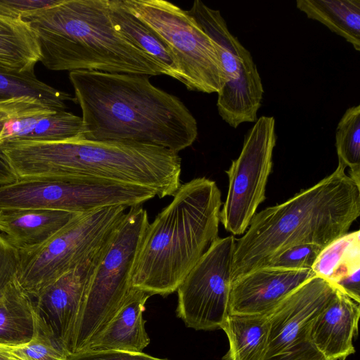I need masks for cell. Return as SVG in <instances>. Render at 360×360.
<instances>
[{"label":"cell","instance_id":"33","mask_svg":"<svg viewBox=\"0 0 360 360\" xmlns=\"http://www.w3.org/2000/svg\"><path fill=\"white\" fill-rule=\"evenodd\" d=\"M0 360H32L22 347H10L0 344Z\"/></svg>","mask_w":360,"mask_h":360},{"label":"cell","instance_id":"11","mask_svg":"<svg viewBox=\"0 0 360 360\" xmlns=\"http://www.w3.org/2000/svg\"><path fill=\"white\" fill-rule=\"evenodd\" d=\"M146 200L143 187L103 182L19 180L0 186V210L41 209L85 213L103 207H132Z\"/></svg>","mask_w":360,"mask_h":360},{"label":"cell","instance_id":"28","mask_svg":"<svg viewBox=\"0 0 360 360\" xmlns=\"http://www.w3.org/2000/svg\"><path fill=\"white\" fill-rule=\"evenodd\" d=\"M32 340L22 346L23 352L32 360H65L68 354L38 321Z\"/></svg>","mask_w":360,"mask_h":360},{"label":"cell","instance_id":"24","mask_svg":"<svg viewBox=\"0 0 360 360\" xmlns=\"http://www.w3.org/2000/svg\"><path fill=\"white\" fill-rule=\"evenodd\" d=\"M31 97L58 111H65L66 101L75 98L39 80L34 69L20 70L0 64V101Z\"/></svg>","mask_w":360,"mask_h":360},{"label":"cell","instance_id":"2","mask_svg":"<svg viewBox=\"0 0 360 360\" xmlns=\"http://www.w3.org/2000/svg\"><path fill=\"white\" fill-rule=\"evenodd\" d=\"M19 180L103 182L146 187L162 198L180 184L178 153L146 143L92 141H19L0 147Z\"/></svg>","mask_w":360,"mask_h":360},{"label":"cell","instance_id":"17","mask_svg":"<svg viewBox=\"0 0 360 360\" xmlns=\"http://www.w3.org/2000/svg\"><path fill=\"white\" fill-rule=\"evenodd\" d=\"M311 269L350 298L360 303V231L335 239L323 248Z\"/></svg>","mask_w":360,"mask_h":360},{"label":"cell","instance_id":"31","mask_svg":"<svg viewBox=\"0 0 360 360\" xmlns=\"http://www.w3.org/2000/svg\"><path fill=\"white\" fill-rule=\"evenodd\" d=\"M65 360H169L152 356L143 352L116 350H82L70 354Z\"/></svg>","mask_w":360,"mask_h":360},{"label":"cell","instance_id":"26","mask_svg":"<svg viewBox=\"0 0 360 360\" xmlns=\"http://www.w3.org/2000/svg\"><path fill=\"white\" fill-rule=\"evenodd\" d=\"M338 162L349 168V176L360 186V105L348 108L335 131Z\"/></svg>","mask_w":360,"mask_h":360},{"label":"cell","instance_id":"12","mask_svg":"<svg viewBox=\"0 0 360 360\" xmlns=\"http://www.w3.org/2000/svg\"><path fill=\"white\" fill-rule=\"evenodd\" d=\"M236 240L217 238L178 287L176 316L188 328H221L229 314Z\"/></svg>","mask_w":360,"mask_h":360},{"label":"cell","instance_id":"4","mask_svg":"<svg viewBox=\"0 0 360 360\" xmlns=\"http://www.w3.org/2000/svg\"><path fill=\"white\" fill-rule=\"evenodd\" d=\"M22 19L35 35L39 62L49 70L167 75L115 30L109 0H60Z\"/></svg>","mask_w":360,"mask_h":360},{"label":"cell","instance_id":"30","mask_svg":"<svg viewBox=\"0 0 360 360\" xmlns=\"http://www.w3.org/2000/svg\"><path fill=\"white\" fill-rule=\"evenodd\" d=\"M60 0H0V15L13 19L22 18L53 6Z\"/></svg>","mask_w":360,"mask_h":360},{"label":"cell","instance_id":"20","mask_svg":"<svg viewBox=\"0 0 360 360\" xmlns=\"http://www.w3.org/2000/svg\"><path fill=\"white\" fill-rule=\"evenodd\" d=\"M109 11L117 32L157 60L168 76L183 83L181 72L172 52L152 28L134 15L122 0H109Z\"/></svg>","mask_w":360,"mask_h":360},{"label":"cell","instance_id":"9","mask_svg":"<svg viewBox=\"0 0 360 360\" xmlns=\"http://www.w3.org/2000/svg\"><path fill=\"white\" fill-rule=\"evenodd\" d=\"M187 11L218 46L227 79L217 93L219 115L235 129L245 122H255L264 88L250 52L229 30L219 11L195 0Z\"/></svg>","mask_w":360,"mask_h":360},{"label":"cell","instance_id":"16","mask_svg":"<svg viewBox=\"0 0 360 360\" xmlns=\"http://www.w3.org/2000/svg\"><path fill=\"white\" fill-rule=\"evenodd\" d=\"M359 303L339 290L312 321L309 338L326 360H345L355 352Z\"/></svg>","mask_w":360,"mask_h":360},{"label":"cell","instance_id":"21","mask_svg":"<svg viewBox=\"0 0 360 360\" xmlns=\"http://www.w3.org/2000/svg\"><path fill=\"white\" fill-rule=\"evenodd\" d=\"M229 350L222 360H264L269 343L268 316L229 313L221 326Z\"/></svg>","mask_w":360,"mask_h":360},{"label":"cell","instance_id":"25","mask_svg":"<svg viewBox=\"0 0 360 360\" xmlns=\"http://www.w3.org/2000/svg\"><path fill=\"white\" fill-rule=\"evenodd\" d=\"M35 35L22 19L0 15V64L20 70L34 69L39 62Z\"/></svg>","mask_w":360,"mask_h":360},{"label":"cell","instance_id":"3","mask_svg":"<svg viewBox=\"0 0 360 360\" xmlns=\"http://www.w3.org/2000/svg\"><path fill=\"white\" fill-rule=\"evenodd\" d=\"M338 162L335 170L286 201L256 213L236 240L232 280L300 243L325 247L348 233L360 215V186Z\"/></svg>","mask_w":360,"mask_h":360},{"label":"cell","instance_id":"8","mask_svg":"<svg viewBox=\"0 0 360 360\" xmlns=\"http://www.w3.org/2000/svg\"><path fill=\"white\" fill-rule=\"evenodd\" d=\"M122 2L168 46L188 90L218 93L227 83L217 43L187 11L165 0Z\"/></svg>","mask_w":360,"mask_h":360},{"label":"cell","instance_id":"10","mask_svg":"<svg viewBox=\"0 0 360 360\" xmlns=\"http://www.w3.org/2000/svg\"><path fill=\"white\" fill-rule=\"evenodd\" d=\"M276 139L274 117H259L245 134L240 155L226 171L229 188L219 219L232 236L245 233L266 199Z\"/></svg>","mask_w":360,"mask_h":360},{"label":"cell","instance_id":"7","mask_svg":"<svg viewBox=\"0 0 360 360\" xmlns=\"http://www.w3.org/2000/svg\"><path fill=\"white\" fill-rule=\"evenodd\" d=\"M127 207L112 206L78 214L43 244L19 251L15 280L32 300L75 269L114 234Z\"/></svg>","mask_w":360,"mask_h":360},{"label":"cell","instance_id":"23","mask_svg":"<svg viewBox=\"0 0 360 360\" xmlns=\"http://www.w3.org/2000/svg\"><path fill=\"white\" fill-rule=\"evenodd\" d=\"M296 6L360 51V0H297Z\"/></svg>","mask_w":360,"mask_h":360},{"label":"cell","instance_id":"27","mask_svg":"<svg viewBox=\"0 0 360 360\" xmlns=\"http://www.w3.org/2000/svg\"><path fill=\"white\" fill-rule=\"evenodd\" d=\"M323 248L313 243L296 244L276 253L262 266L290 269H311Z\"/></svg>","mask_w":360,"mask_h":360},{"label":"cell","instance_id":"5","mask_svg":"<svg viewBox=\"0 0 360 360\" xmlns=\"http://www.w3.org/2000/svg\"><path fill=\"white\" fill-rule=\"evenodd\" d=\"M222 206L216 182L195 178L181 185L172 202L149 223L131 278L150 296L176 291L217 238Z\"/></svg>","mask_w":360,"mask_h":360},{"label":"cell","instance_id":"14","mask_svg":"<svg viewBox=\"0 0 360 360\" xmlns=\"http://www.w3.org/2000/svg\"><path fill=\"white\" fill-rule=\"evenodd\" d=\"M111 238L77 267L48 285L33 300L38 321L68 354L90 280Z\"/></svg>","mask_w":360,"mask_h":360},{"label":"cell","instance_id":"15","mask_svg":"<svg viewBox=\"0 0 360 360\" xmlns=\"http://www.w3.org/2000/svg\"><path fill=\"white\" fill-rule=\"evenodd\" d=\"M311 269H255L232 282L229 313L269 315L286 297L314 276Z\"/></svg>","mask_w":360,"mask_h":360},{"label":"cell","instance_id":"32","mask_svg":"<svg viewBox=\"0 0 360 360\" xmlns=\"http://www.w3.org/2000/svg\"><path fill=\"white\" fill-rule=\"evenodd\" d=\"M18 181L16 172L0 150V186L13 184Z\"/></svg>","mask_w":360,"mask_h":360},{"label":"cell","instance_id":"1","mask_svg":"<svg viewBox=\"0 0 360 360\" xmlns=\"http://www.w3.org/2000/svg\"><path fill=\"white\" fill-rule=\"evenodd\" d=\"M82 110L84 139L151 144L178 153L198 136L195 118L148 75L76 70L69 73Z\"/></svg>","mask_w":360,"mask_h":360},{"label":"cell","instance_id":"6","mask_svg":"<svg viewBox=\"0 0 360 360\" xmlns=\"http://www.w3.org/2000/svg\"><path fill=\"white\" fill-rule=\"evenodd\" d=\"M149 224L141 205L130 207L108 243L90 280L69 354L84 350L115 316L133 290L131 278Z\"/></svg>","mask_w":360,"mask_h":360},{"label":"cell","instance_id":"18","mask_svg":"<svg viewBox=\"0 0 360 360\" xmlns=\"http://www.w3.org/2000/svg\"><path fill=\"white\" fill-rule=\"evenodd\" d=\"M150 297L133 288L115 316L84 350L142 352L150 343L143 319L145 304Z\"/></svg>","mask_w":360,"mask_h":360},{"label":"cell","instance_id":"19","mask_svg":"<svg viewBox=\"0 0 360 360\" xmlns=\"http://www.w3.org/2000/svg\"><path fill=\"white\" fill-rule=\"evenodd\" d=\"M77 214L54 210H2L0 233L18 251L30 250L45 243Z\"/></svg>","mask_w":360,"mask_h":360},{"label":"cell","instance_id":"34","mask_svg":"<svg viewBox=\"0 0 360 360\" xmlns=\"http://www.w3.org/2000/svg\"><path fill=\"white\" fill-rule=\"evenodd\" d=\"M317 360H326V359L324 358H322V359H317Z\"/></svg>","mask_w":360,"mask_h":360},{"label":"cell","instance_id":"29","mask_svg":"<svg viewBox=\"0 0 360 360\" xmlns=\"http://www.w3.org/2000/svg\"><path fill=\"white\" fill-rule=\"evenodd\" d=\"M19 251L0 233V299L16 277Z\"/></svg>","mask_w":360,"mask_h":360},{"label":"cell","instance_id":"13","mask_svg":"<svg viewBox=\"0 0 360 360\" xmlns=\"http://www.w3.org/2000/svg\"><path fill=\"white\" fill-rule=\"evenodd\" d=\"M337 289L314 276L269 315V343L264 360H317L323 358L309 338L311 324L335 295Z\"/></svg>","mask_w":360,"mask_h":360},{"label":"cell","instance_id":"22","mask_svg":"<svg viewBox=\"0 0 360 360\" xmlns=\"http://www.w3.org/2000/svg\"><path fill=\"white\" fill-rule=\"evenodd\" d=\"M36 325L34 300L15 279L0 299V344L26 345L34 335Z\"/></svg>","mask_w":360,"mask_h":360}]
</instances>
